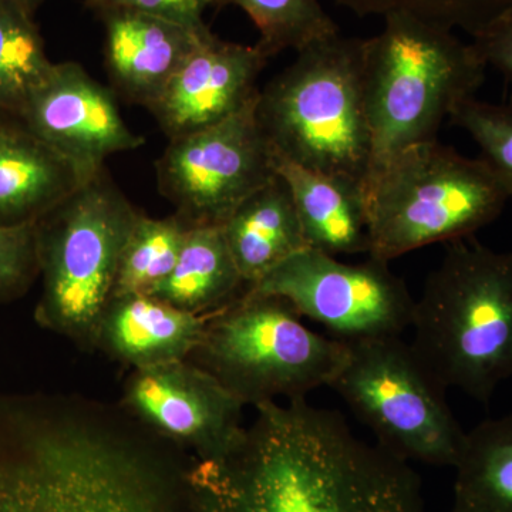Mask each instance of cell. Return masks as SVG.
I'll return each mask as SVG.
<instances>
[{"instance_id": "cell-19", "label": "cell", "mask_w": 512, "mask_h": 512, "mask_svg": "<svg viewBox=\"0 0 512 512\" xmlns=\"http://www.w3.org/2000/svg\"><path fill=\"white\" fill-rule=\"evenodd\" d=\"M221 227H191L173 271L153 295L194 315L220 311L247 291Z\"/></svg>"}, {"instance_id": "cell-17", "label": "cell", "mask_w": 512, "mask_h": 512, "mask_svg": "<svg viewBox=\"0 0 512 512\" xmlns=\"http://www.w3.org/2000/svg\"><path fill=\"white\" fill-rule=\"evenodd\" d=\"M275 170L291 191L309 248L333 256L369 255L362 184L279 156H275Z\"/></svg>"}, {"instance_id": "cell-30", "label": "cell", "mask_w": 512, "mask_h": 512, "mask_svg": "<svg viewBox=\"0 0 512 512\" xmlns=\"http://www.w3.org/2000/svg\"><path fill=\"white\" fill-rule=\"evenodd\" d=\"M20 3H22L23 6H25L26 9H29L30 12H35L37 9V6L40 5V3L43 2V0H19Z\"/></svg>"}, {"instance_id": "cell-26", "label": "cell", "mask_w": 512, "mask_h": 512, "mask_svg": "<svg viewBox=\"0 0 512 512\" xmlns=\"http://www.w3.org/2000/svg\"><path fill=\"white\" fill-rule=\"evenodd\" d=\"M37 274L36 222L0 227V299L25 291Z\"/></svg>"}, {"instance_id": "cell-13", "label": "cell", "mask_w": 512, "mask_h": 512, "mask_svg": "<svg viewBox=\"0 0 512 512\" xmlns=\"http://www.w3.org/2000/svg\"><path fill=\"white\" fill-rule=\"evenodd\" d=\"M268 57L207 33L148 109L168 140L214 126L258 97Z\"/></svg>"}, {"instance_id": "cell-20", "label": "cell", "mask_w": 512, "mask_h": 512, "mask_svg": "<svg viewBox=\"0 0 512 512\" xmlns=\"http://www.w3.org/2000/svg\"><path fill=\"white\" fill-rule=\"evenodd\" d=\"M454 470V500L483 512H512V413L468 431Z\"/></svg>"}, {"instance_id": "cell-8", "label": "cell", "mask_w": 512, "mask_h": 512, "mask_svg": "<svg viewBox=\"0 0 512 512\" xmlns=\"http://www.w3.org/2000/svg\"><path fill=\"white\" fill-rule=\"evenodd\" d=\"M329 387L400 460L456 466L467 433L448 406L446 387L412 345L400 338L348 343Z\"/></svg>"}, {"instance_id": "cell-10", "label": "cell", "mask_w": 512, "mask_h": 512, "mask_svg": "<svg viewBox=\"0 0 512 512\" xmlns=\"http://www.w3.org/2000/svg\"><path fill=\"white\" fill-rule=\"evenodd\" d=\"M256 100L214 126L173 138L158 158V190L190 227H221L249 195L278 177Z\"/></svg>"}, {"instance_id": "cell-28", "label": "cell", "mask_w": 512, "mask_h": 512, "mask_svg": "<svg viewBox=\"0 0 512 512\" xmlns=\"http://www.w3.org/2000/svg\"><path fill=\"white\" fill-rule=\"evenodd\" d=\"M485 66L493 67L512 84V12L471 37Z\"/></svg>"}, {"instance_id": "cell-5", "label": "cell", "mask_w": 512, "mask_h": 512, "mask_svg": "<svg viewBox=\"0 0 512 512\" xmlns=\"http://www.w3.org/2000/svg\"><path fill=\"white\" fill-rule=\"evenodd\" d=\"M363 192L367 256L389 264L416 249L473 238L511 201L487 161L437 140L404 148L377 165Z\"/></svg>"}, {"instance_id": "cell-3", "label": "cell", "mask_w": 512, "mask_h": 512, "mask_svg": "<svg viewBox=\"0 0 512 512\" xmlns=\"http://www.w3.org/2000/svg\"><path fill=\"white\" fill-rule=\"evenodd\" d=\"M363 40L338 33L313 43L259 90L256 117L275 156L366 183L373 148Z\"/></svg>"}, {"instance_id": "cell-14", "label": "cell", "mask_w": 512, "mask_h": 512, "mask_svg": "<svg viewBox=\"0 0 512 512\" xmlns=\"http://www.w3.org/2000/svg\"><path fill=\"white\" fill-rule=\"evenodd\" d=\"M104 63L113 92L150 109L210 29H192L146 13L103 10Z\"/></svg>"}, {"instance_id": "cell-11", "label": "cell", "mask_w": 512, "mask_h": 512, "mask_svg": "<svg viewBox=\"0 0 512 512\" xmlns=\"http://www.w3.org/2000/svg\"><path fill=\"white\" fill-rule=\"evenodd\" d=\"M120 403L146 429L200 461L224 457L244 437V404L190 359L133 370Z\"/></svg>"}, {"instance_id": "cell-22", "label": "cell", "mask_w": 512, "mask_h": 512, "mask_svg": "<svg viewBox=\"0 0 512 512\" xmlns=\"http://www.w3.org/2000/svg\"><path fill=\"white\" fill-rule=\"evenodd\" d=\"M190 228L175 214L160 220L140 214L121 252L113 298L153 295L173 271Z\"/></svg>"}, {"instance_id": "cell-12", "label": "cell", "mask_w": 512, "mask_h": 512, "mask_svg": "<svg viewBox=\"0 0 512 512\" xmlns=\"http://www.w3.org/2000/svg\"><path fill=\"white\" fill-rule=\"evenodd\" d=\"M19 119L86 178L104 170L110 156L144 144L121 117L116 94L76 62L53 64Z\"/></svg>"}, {"instance_id": "cell-2", "label": "cell", "mask_w": 512, "mask_h": 512, "mask_svg": "<svg viewBox=\"0 0 512 512\" xmlns=\"http://www.w3.org/2000/svg\"><path fill=\"white\" fill-rule=\"evenodd\" d=\"M416 355L446 389L481 403L512 377V251L447 244L414 303Z\"/></svg>"}, {"instance_id": "cell-29", "label": "cell", "mask_w": 512, "mask_h": 512, "mask_svg": "<svg viewBox=\"0 0 512 512\" xmlns=\"http://www.w3.org/2000/svg\"><path fill=\"white\" fill-rule=\"evenodd\" d=\"M450 512H483L477 510V508L471 507L463 501L454 500L453 507H451Z\"/></svg>"}, {"instance_id": "cell-25", "label": "cell", "mask_w": 512, "mask_h": 512, "mask_svg": "<svg viewBox=\"0 0 512 512\" xmlns=\"http://www.w3.org/2000/svg\"><path fill=\"white\" fill-rule=\"evenodd\" d=\"M450 123L476 141L512 201V107L471 97L451 113Z\"/></svg>"}, {"instance_id": "cell-27", "label": "cell", "mask_w": 512, "mask_h": 512, "mask_svg": "<svg viewBox=\"0 0 512 512\" xmlns=\"http://www.w3.org/2000/svg\"><path fill=\"white\" fill-rule=\"evenodd\" d=\"M96 13L103 10H131L146 13L192 29H204L205 10L215 6V0H84Z\"/></svg>"}, {"instance_id": "cell-21", "label": "cell", "mask_w": 512, "mask_h": 512, "mask_svg": "<svg viewBox=\"0 0 512 512\" xmlns=\"http://www.w3.org/2000/svg\"><path fill=\"white\" fill-rule=\"evenodd\" d=\"M53 64L33 13L19 0H0V114L19 117Z\"/></svg>"}, {"instance_id": "cell-23", "label": "cell", "mask_w": 512, "mask_h": 512, "mask_svg": "<svg viewBox=\"0 0 512 512\" xmlns=\"http://www.w3.org/2000/svg\"><path fill=\"white\" fill-rule=\"evenodd\" d=\"M215 6L244 10L258 29L256 46L268 59L285 50L301 52L340 33L320 0H215Z\"/></svg>"}, {"instance_id": "cell-15", "label": "cell", "mask_w": 512, "mask_h": 512, "mask_svg": "<svg viewBox=\"0 0 512 512\" xmlns=\"http://www.w3.org/2000/svg\"><path fill=\"white\" fill-rule=\"evenodd\" d=\"M205 316L151 295L111 298L101 313L93 350L131 369L190 359L204 335Z\"/></svg>"}, {"instance_id": "cell-6", "label": "cell", "mask_w": 512, "mask_h": 512, "mask_svg": "<svg viewBox=\"0 0 512 512\" xmlns=\"http://www.w3.org/2000/svg\"><path fill=\"white\" fill-rule=\"evenodd\" d=\"M140 214L104 168L36 221L43 284L36 318L45 328L93 350Z\"/></svg>"}, {"instance_id": "cell-18", "label": "cell", "mask_w": 512, "mask_h": 512, "mask_svg": "<svg viewBox=\"0 0 512 512\" xmlns=\"http://www.w3.org/2000/svg\"><path fill=\"white\" fill-rule=\"evenodd\" d=\"M221 228L247 286L309 248L291 191L279 175L249 195Z\"/></svg>"}, {"instance_id": "cell-16", "label": "cell", "mask_w": 512, "mask_h": 512, "mask_svg": "<svg viewBox=\"0 0 512 512\" xmlns=\"http://www.w3.org/2000/svg\"><path fill=\"white\" fill-rule=\"evenodd\" d=\"M87 180L19 117L0 114V227L40 220Z\"/></svg>"}, {"instance_id": "cell-1", "label": "cell", "mask_w": 512, "mask_h": 512, "mask_svg": "<svg viewBox=\"0 0 512 512\" xmlns=\"http://www.w3.org/2000/svg\"><path fill=\"white\" fill-rule=\"evenodd\" d=\"M237 446L188 473L191 512H426L409 463L302 399L255 407Z\"/></svg>"}, {"instance_id": "cell-9", "label": "cell", "mask_w": 512, "mask_h": 512, "mask_svg": "<svg viewBox=\"0 0 512 512\" xmlns=\"http://www.w3.org/2000/svg\"><path fill=\"white\" fill-rule=\"evenodd\" d=\"M247 289L285 299L302 318L315 320L346 343L400 338L412 326L416 303L389 262L369 256L360 264H346L312 248Z\"/></svg>"}, {"instance_id": "cell-24", "label": "cell", "mask_w": 512, "mask_h": 512, "mask_svg": "<svg viewBox=\"0 0 512 512\" xmlns=\"http://www.w3.org/2000/svg\"><path fill=\"white\" fill-rule=\"evenodd\" d=\"M360 18L367 16H414L471 37L512 12V0H335Z\"/></svg>"}, {"instance_id": "cell-7", "label": "cell", "mask_w": 512, "mask_h": 512, "mask_svg": "<svg viewBox=\"0 0 512 512\" xmlns=\"http://www.w3.org/2000/svg\"><path fill=\"white\" fill-rule=\"evenodd\" d=\"M279 296L245 291L205 316L190 360L211 373L244 406L302 399L329 387L348 343L313 332Z\"/></svg>"}, {"instance_id": "cell-4", "label": "cell", "mask_w": 512, "mask_h": 512, "mask_svg": "<svg viewBox=\"0 0 512 512\" xmlns=\"http://www.w3.org/2000/svg\"><path fill=\"white\" fill-rule=\"evenodd\" d=\"M383 19V29L363 40L370 171L404 148L437 140L441 124L476 97L487 72L476 47L453 30L403 13Z\"/></svg>"}]
</instances>
